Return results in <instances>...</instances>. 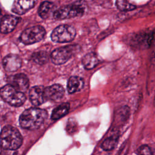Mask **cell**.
<instances>
[{
  "label": "cell",
  "mask_w": 155,
  "mask_h": 155,
  "mask_svg": "<svg viewBox=\"0 0 155 155\" xmlns=\"http://www.w3.org/2000/svg\"><path fill=\"white\" fill-rule=\"evenodd\" d=\"M47 113L39 108H30L24 110L21 114L19 120L22 128L34 130L39 128L47 119Z\"/></svg>",
  "instance_id": "obj_1"
},
{
  "label": "cell",
  "mask_w": 155,
  "mask_h": 155,
  "mask_svg": "<svg viewBox=\"0 0 155 155\" xmlns=\"http://www.w3.org/2000/svg\"><path fill=\"white\" fill-rule=\"evenodd\" d=\"M22 143V137L17 128L11 125L4 127L1 133V147L5 150H15Z\"/></svg>",
  "instance_id": "obj_2"
},
{
  "label": "cell",
  "mask_w": 155,
  "mask_h": 155,
  "mask_svg": "<svg viewBox=\"0 0 155 155\" xmlns=\"http://www.w3.org/2000/svg\"><path fill=\"white\" fill-rule=\"evenodd\" d=\"M85 8V2L82 0L77 1L55 10L53 13V18L57 20H62L81 16L84 15Z\"/></svg>",
  "instance_id": "obj_3"
},
{
  "label": "cell",
  "mask_w": 155,
  "mask_h": 155,
  "mask_svg": "<svg viewBox=\"0 0 155 155\" xmlns=\"http://www.w3.org/2000/svg\"><path fill=\"white\" fill-rule=\"evenodd\" d=\"M1 96L5 102L14 107L23 105L26 100L24 93L19 91L12 85H5L1 88Z\"/></svg>",
  "instance_id": "obj_4"
},
{
  "label": "cell",
  "mask_w": 155,
  "mask_h": 155,
  "mask_svg": "<svg viewBox=\"0 0 155 155\" xmlns=\"http://www.w3.org/2000/svg\"><path fill=\"white\" fill-rule=\"evenodd\" d=\"M75 36V28L72 25L64 24L53 30L51 34V39L55 42H69L74 39Z\"/></svg>",
  "instance_id": "obj_5"
},
{
  "label": "cell",
  "mask_w": 155,
  "mask_h": 155,
  "mask_svg": "<svg viewBox=\"0 0 155 155\" xmlns=\"http://www.w3.org/2000/svg\"><path fill=\"white\" fill-rule=\"evenodd\" d=\"M45 35V30L43 27L41 25L33 26L22 31L19 37V40L24 44H32L41 41Z\"/></svg>",
  "instance_id": "obj_6"
},
{
  "label": "cell",
  "mask_w": 155,
  "mask_h": 155,
  "mask_svg": "<svg viewBox=\"0 0 155 155\" xmlns=\"http://www.w3.org/2000/svg\"><path fill=\"white\" fill-rule=\"evenodd\" d=\"M78 49V45H68L55 49L51 53V59L53 64L61 65L65 63Z\"/></svg>",
  "instance_id": "obj_7"
},
{
  "label": "cell",
  "mask_w": 155,
  "mask_h": 155,
  "mask_svg": "<svg viewBox=\"0 0 155 155\" xmlns=\"http://www.w3.org/2000/svg\"><path fill=\"white\" fill-rule=\"evenodd\" d=\"M2 63L5 71L13 72L17 71L21 67L22 60L17 54H9L4 57Z\"/></svg>",
  "instance_id": "obj_8"
},
{
  "label": "cell",
  "mask_w": 155,
  "mask_h": 155,
  "mask_svg": "<svg viewBox=\"0 0 155 155\" xmlns=\"http://www.w3.org/2000/svg\"><path fill=\"white\" fill-rule=\"evenodd\" d=\"M44 90L45 88L40 85L33 87L30 90L29 98L33 105L39 106L47 101Z\"/></svg>",
  "instance_id": "obj_9"
},
{
  "label": "cell",
  "mask_w": 155,
  "mask_h": 155,
  "mask_svg": "<svg viewBox=\"0 0 155 155\" xmlns=\"http://www.w3.org/2000/svg\"><path fill=\"white\" fill-rule=\"evenodd\" d=\"M44 92L47 101H58L64 95V89L59 84H54L45 88Z\"/></svg>",
  "instance_id": "obj_10"
},
{
  "label": "cell",
  "mask_w": 155,
  "mask_h": 155,
  "mask_svg": "<svg viewBox=\"0 0 155 155\" xmlns=\"http://www.w3.org/2000/svg\"><path fill=\"white\" fill-rule=\"evenodd\" d=\"M19 20V18L13 15L4 16L1 21V32L6 34L12 31Z\"/></svg>",
  "instance_id": "obj_11"
},
{
  "label": "cell",
  "mask_w": 155,
  "mask_h": 155,
  "mask_svg": "<svg viewBox=\"0 0 155 155\" xmlns=\"http://www.w3.org/2000/svg\"><path fill=\"white\" fill-rule=\"evenodd\" d=\"M34 0H14L12 10L17 15H23L33 7Z\"/></svg>",
  "instance_id": "obj_12"
},
{
  "label": "cell",
  "mask_w": 155,
  "mask_h": 155,
  "mask_svg": "<svg viewBox=\"0 0 155 155\" xmlns=\"http://www.w3.org/2000/svg\"><path fill=\"white\" fill-rule=\"evenodd\" d=\"M13 85L19 91L25 92L28 89L29 80L27 76L23 73L16 74L13 77Z\"/></svg>",
  "instance_id": "obj_13"
},
{
  "label": "cell",
  "mask_w": 155,
  "mask_h": 155,
  "mask_svg": "<svg viewBox=\"0 0 155 155\" xmlns=\"http://www.w3.org/2000/svg\"><path fill=\"white\" fill-rule=\"evenodd\" d=\"M84 85V80L79 76H71L67 84V90L69 93L71 94L80 91Z\"/></svg>",
  "instance_id": "obj_14"
},
{
  "label": "cell",
  "mask_w": 155,
  "mask_h": 155,
  "mask_svg": "<svg viewBox=\"0 0 155 155\" xmlns=\"http://www.w3.org/2000/svg\"><path fill=\"white\" fill-rule=\"evenodd\" d=\"M70 104L67 102L62 103L58 107L54 108L51 113V118L53 120H58L65 115H66L69 111Z\"/></svg>",
  "instance_id": "obj_15"
},
{
  "label": "cell",
  "mask_w": 155,
  "mask_h": 155,
  "mask_svg": "<svg viewBox=\"0 0 155 155\" xmlns=\"http://www.w3.org/2000/svg\"><path fill=\"white\" fill-rule=\"evenodd\" d=\"M82 62L84 67L86 69L90 70L93 68L97 65L99 62V59L95 53H90L84 56Z\"/></svg>",
  "instance_id": "obj_16"
},
{
  "label": "cell",
  "mask_w": 155,
  "mask_h": 155,
  "mask_svg": "<svg viewBox=\"0 0 155 155\" xmlns=\"http://www.w3.org/2000/svg\"><path fill=\"white\" fill-rule=\"evenodd\" d=\"M53 8L54 4L52 2L44 1L41 4L38 9V14L42 19H47L48 18L50 14L53 12Z\"/></svg>",
  "instance_id": "obj_17"
},
{
  "label": "cell",
  "mask_w": 155,
  "mask_h": 155,
  "mask_svg": "<svg viewBox=\"0 0 155 155\" xmlns=\"http://www.w3.org/2000/svg\"><path fill=\"white\" fill-rule=\"evenodd\" d=\"M31 59L36 64L43 65L48 61V55L47 52L39 51L34 53L31 56Z\"/></svg>",
  "instance_id": "obj_18"
},
{
  "label": "cell",
  "mask_w": 155,
  "mask_h": 155,
  "mask_svg": "<svg viewBox=\"0 0 155 155\" xmlns=\"http://www.w3.org/2000/svg\"><path fill=\"white\" fill-rule=\"evenodd\" d=\"M117 142V137L116 136H112L107 138L102 143L101 147L105 151L113 150Z\"/></svg>",
  "instance_id": "obj_19"
},
{
  "label": "cell",
  "mask_w": 155,
  "mask_h": 155,
  "mask_svg": "<svg viewBox=\"0 0 155 155\" xmlns=\"http://www.w3.org/2000/svg\"><path fill=\"white\" fill-rule=\"evenodd\" d=\"M116 6L119 10L122 12L131 11L136 8V6L128 0H116Z\"/></svg>",
  "instance_id": "obj_20"
},
{
  "label": "cell",
  "mask_w": 155,
  "mask_h": 155,
  "mask_svg": "<svg viewBox=\"0 0 155 155\" xmlns=\"http://www.w3.org/2000/svg\"><path fill=\"white\" fill-rule=\"evenodd\" d=\"M76 127H77V124L76 120L73 118H70L67 123L66 128H67V132L70 134L73 133L76 131Z\"/></svg>",
  "instance_id": "obj_21"
},
{
  "label": "cell",
  "mask_w": 155,
  "mask_h": 155,
  "mask_svg": "<svg viewBox=\"0 0 155 155\" xmlns=\"http://www.w3.org/2000/svg\"><path fill=\"white\" fill-rule=\"evenodd\" d=\"M136 153L138 154H152L153 153L151 150V148L147 145H143L139 147L137 150Z\"/></svg>",
  "instance_id": "obj_22"
},
{
  "label": "cell",
  "mask_w": 155,
  "mask_h": 155,
  "mask_svg": "<svg viewBox=\"0 0 155 155\" xmlns=\"http://www.w3.org/2000/svg\"><path fill=\"white\" fill-rule=\"evenodd\" d=\"M154 104H155V100H154Z\"/></svg>",
  "instance_id": "obj_23"
}]
</instances>
